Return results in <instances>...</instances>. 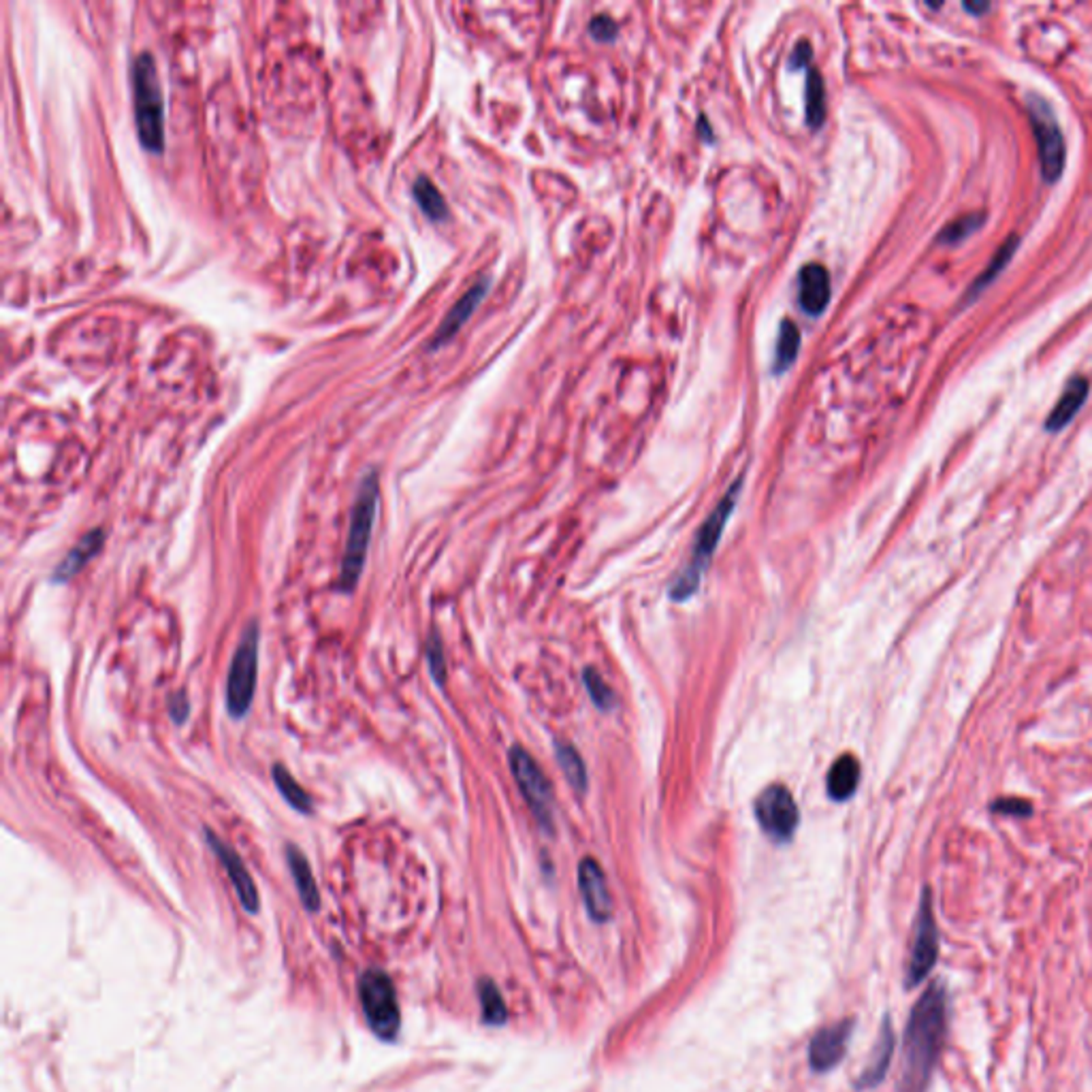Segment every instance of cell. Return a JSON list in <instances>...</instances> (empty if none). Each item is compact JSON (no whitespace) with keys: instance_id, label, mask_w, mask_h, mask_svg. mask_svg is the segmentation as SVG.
I'll return each mask as SVG.
<instances>
[{"instance_id":"29","label":"cell","mask_w":1092,"mask_h":1092,"mask_svg":"<svg viewBox=\"0 0 1092 1092\" xmlns=\"http://www.w3.org/2000/svg\"><path fill=\"white\" fill-rule=\"evenodd\" d=\"M585 685H587V691H589V698H592L593 704L602 710H608L613 709L615 704V694L613 689L608 687L606 681L600 676V673L595 668H587L585 670Z\"/></svg>"},{"instance_id":"1","label":"cell","mask_w":1092,"mask_h":1092,"mask_svg":"<svg viewBox=\"0 0 1092 1092\" xmlns=\"http://www.w3.org/2000/svg\"><path fill=\"white\" fill-rule=\"evenodd\" d=\"M949 1030V992L933 981L915 1001L903 1035V1067L898 1092H926L941 1061Z\"/></svg>"},{"instance_id":"30","label":"cell","mask_w":1092,"mask_h":1092,"mask_svg":"<svg viewBox=\"0 0 1092 1092\" xmlns=\"http://www.w3.org/2000/svg\"><path fill=\"white\" fill-rule=\"evenodd\" d=\"M990 813H994V816L1024 819V817L1033 816V803H1030L1028 798H1020V796H1001L990 803Z\"/></svg>"},{"instance_id":"7","label":"cell","mask_w":1092,"mask_h":1092,"mask_svg":"<svg viewBox=\"0 0 1092 1092\" xmlns=\"http://www.w3.org/2000/svg\"><path fill=\"white\" fill-rule=\"evenodd\" d=\"M358 999H361L370 1028L380 1039H393L402 1024V1014H399L397 994L391 980L382 971L370 969L358 980Z\"/></svg>"},{"instance_id":"3","label":"cell","mask_w":1092,"mask_h":1092,"mask_svg":"<svg viewBox=\"0 0 1092 1092\" xmlns=\"http://www.w3.org/2000/svg\"><path fill=\"white\" fill-rule=\"evenodd\" d=\"M380 498V478L378 472H370L361 480L358 487L355 506L350 512V527H348V540H346L342 566H339V592L350 593L357 587L361 579L365 559H368V548L371 529H374L376 508Z\"/></svg>"},{"instance_id":"25","label":"cell","mask_w":1092,"mask_h":1092,"mask_svg":"<svg viewBox=\"0 0 1092 1092\" xmlns=\"http://www.w3.org/2000/svg\"><path fill=\"white\" fill-rule=\"evenodd\" d=\"M412 193H415V199L423 209L425 216H429L431 220H442L446 218V214H449V209H446V201L440 190L436 188V184L429 178H418L415 182V188H412Z\"/></svg>"},{"instance_id":"28","label":"cell","mask_w":1092,"mask_h":1092,"mask_svg":"<svg viewBox=\"0 0 1092 1092\" xmlns=\"http://www.w3.org/2000/svg\"><path fill=\"white\" fill-rule=\"evenodd\" d=\"M1016 248H1017V237L1014 235V237H1009V240H1007L1005 243H1003V248L999 250V254L994 256L992 264H990V267H988L986 271H983V274L980 276V280L973 284L971 290H969V297H975V295H978L983 287H988V284L992 282L994 277L1001 274V269L1005 267V264H1007L1009 261H1012V254L1016 252Z\"/></svg>"},{"instance_id":"26","label":"cell","mask_w":1092,"mask_h":1092,"mask_svg":"<svg viewBox=\"0 0 1092 1092\" xmlns=\"http://www.w3.org/2000/svg\"><path fill=\"white\" fill-rule=\"evenodd\" d=\"M478 996H480V1005H483L485 1022L491 1024V1027H499V1024H504L506 1017H508V1012H506L504 996H501L498 986H495L491 980H483L478 986Z\"/></svg>"},{"instance_id":"6","label":"cell","mask_w":1092,"mask_h":1092,"mask_svg":"<svg viewBox=\"0 0 1092 1092\" xmlns=\"http://www.w3.org/2000/svg\"><path fill=\"white\" fill-rule=\"evenodd\" d=\"M939 949H941L939 926H937V920H934L933 892H931V887L926 886L924 890H922V897H920L918 915H915V924H913V941H911V949H909V960H907V967H905V988L907 990L918 988L920 983L933 973V969L937 967V962H939Z\"/></svg>"},{"instance_id":"19","label":"cell","mask_w":1092,"mask_h":1092,"mask_svg":"<svg viewBox=\"0 0 1092 1092\" xmlns=\"http://www.w3.org/2000/svg\"><path fill=\"white\" fill-rule=\"evenodd\" d=\"M1088 397V380L1086 378H1074L1071 382L1067 384V389H1064L1063 397L1058 399L1052 415L1048 417L1046 420V429L1048 431H1061L1064 429L1071 423V418L1077 415V410L1082 408L1084 402H1086Z\"/></svg>"},{"instance_id":"5","label":"cell","mask_w":1092,"mask_h":1092,"mask_svg":"<svg viewBox=\"0 0 1092 1092\" xmlns=\"http://www.w3.org/2000/svg\"><path fill=\"white\" fill-rule=\"evenodd\" d=\"M259 647L261 628L256 621H250L237 644L227 676V710L233 719L246 717L252 707L256 673H259Z\"/></svg>"},{"instance_id":"8","label":"cell","mask_w":1092,"mask_h":1092,"mask_svg":"<svg viewBox=\"0 0 1092 1092\" xmlns=\"http://www.w3.org/2000/svg\"><path fill=\"white\" fill-rule=\"evenodd\" d=\"M756 817L759 828L775 843H790L796 834L800 816L792 792L781 783L769 785L756 800Z\"/></svg>"},{"instance_id":"16","label":"cell","mask_w":1092,"mask_h":1092,"mask_svg":"<svg viewBox=\"0 0 1092 1092\" xmlns=\"http://www.w3.org/2000/svg\"><path fill=\"white\" fill-rule=\"evenodd\" d=\"M830 301V276L824 264L811 263L800 269V305L806 314L819 316Z\"/></svg>"},{"instance_id":"4","label":"cell","mask_w":1092,"mask_h":1092,"mask_svg":"<svg viewBox=\"0 0 1092 1092\" xmlns=\"http://www.w3.org/2000/svg\"><path fill=\"white\" fill-rule=\"evenodd\" d=\"M741 487H743V478H738L736 483L730 487L728 493L723 495L722 501H719V504L715 506V511L709 514V519L704 521L700 532H698L696 546H694V553H691L689 564L683 568V572L678 574V579L673 582V587H670V598L673 600L685 602L698 592V585H700L704 569L709 568L710 559H713V553L719 545V540H722L723 529H725V525H728L732 511H734L738 493H741Z\"/></svg>"},{"instance_id":"12","label":"cell","mask_w":1092,"mask_h":1092,"mask_svg":"<svg viewBox=\"0 0 1092 1092\" xmlns=\"http://www.w3.org/2000/svg\"><path fill=\"white\" fill-rule=\"evenodd\" d=\"M205 837H207V843L212 847V851L216 853V858L220 860V864L225 866V871L229 875L230 884H233L237 897H240V903L243 905L248 913H256L259 911V890H256L252 877H250L246 864H243V860L240 858V853H237L233 847L229 843H225L218 834L212 832V830H205Z\"/></svg>"},{"instance_id":"23","label":"cell","mask_w":1092,"mask_h":1092,"mask_svg":"<svg viewBox=\"0 0 1092 1092\" xmlns=\"http://www.w3.org/2000/svg\"><path fill=\"white\" fill-rule=\"evenodd\" d=\"M826 118V90L824 79L816 66H809L806 73V124L819 128Z\"/></svg>"},{"instance_id":"33","label":"cell","mask_w":1092,"mask_h":1092,"mask_svg":"<svg viewBox=\"0 0 1092 1092\" xmlns=\"http://www.w3.org/2000/svg\"><path fill=\"white\" fill-rule=\"evenodd\" d=\"M589 29H592L593 39H598V41H613L616 37V22L608 16L593 18V22H592V26H589Z\"/></svg>"},{"instance_id":"13","label":"cell","mask_w":1092,"mask_h":1092,"mask_svg":"<svg viewBox=\"0 0 1092 1092\" xmlns=\"http://www.w3.org/2000/svg\"><path fill=\"white\" fill-rule=\"evenodd\" d=\"M579 887L582 903L587 907V913L592 915L593 922L610 920L613 915V898L606 884V875H604L598 860L582 858L579 864Z\"/></svg>"},{"instance_id":"21","label":"cell","mask_w":1092,"mask_h":1092,"mask_svg":"<svg viewBox=\"0 0 1092 1092\" xmlns=\"http://www.w3.org/2000/svg\"><path fill=\"white\" fill-rule=\"evenodd\" d=\"M271 777H274L277 792L282 793V798L287 800L295 811L303 813V816H311V813H314V804H311L310 793L297 783V779L290 775L282 764H276L274 769H271Z\"/></svg>"},{"instance_id":"18","label":"cell","mask_w":1092,"mask_h":1092,"mask_svg":"<svg viewBox=\"0 0 1092 1092\" xmlns=\"http://www.w3.org/2000/svg\"><path fill=\"white\" fill-rule=\"evenodd\" d=\"M860 775H863V769H860L856 756L843 754L837 757V762H834L828 770V779H826L828 796L834 803H845V800H850L858 790Z\"/></svg>"},{"instance_id":"35","label":"cell","mask_w":1092,"mask_h":1092,"mask_svg":"<svg viewBox=\"0 0 1092 1092\" xmlns=\"http://www.w3.org/2000/svg\"><path fill=\"white\" fill-rule=\"evenodd\" d=\"M965 9H967V11H973V13H983V11H988L990 6H988L986 3H981V5H971V3H965Z\"/></svg>"},{"instance_id":"9","label":"cell","mask_w":1092,"mask_h":1092,"mask_svg":"<svg viewBox=\"0 0 1092 1092\" xmlns=\"http://www.w3.org/2000/svg\"><path fill=\"white\" fill-rule=\"evenodd\" d=\"M1028 113H1030V124H1033V131H1035L1037 147H1039V162H1041L1043 178H1046L1048 182H1056L1058 178H1061V173L1064 169V159H1067L1061 126H1058V120L1052 112V107H1050L1043 99L1030 97L1028 99Z\"/></svg>"},{"instance_id":"14","label":"cell","mask_w":1092,"mask_h":1092,"mask_svg":"<svg viewBox=\"0 0 1092 1092\" xmlns=\"http://www.w3.org/2000/svg\"><path fill=\"white\" fill-rule=\"evenodd\" d=\"M894 1048H897V1037H894L892 1022H890V1017H884V1024H881L879 1037H877V1041H875L871 1056H868L866 1067L860 1071V1075L856 1080L858 1090H871L875 1086H879V1084L886 1080L887 1069H890V1064H892Z\"/></svg>"},{"instance_id":"10","label":"cell","mask_w":1092,"mask_h":1092,"mask_svg":"<svg viewBox=\"0 0 1092 1092\" xmlns=\"http://www.w3.org/2000/svg\"><path fill=\"white\" fill-rule=\"evenodd\" d=\"M508 757H511V770L514 775V781H517L521 793H523L529 809L534 811V816L542 824V828H551L553 793L551 783H548L545 772H542L540 766L534 762V757L529 756L523 747H512Z\"/></svg>"},{"instance_id":"24","label":"cell","mask_w":1092,"mask_h":1092,"mask_svg":"<svg viewBox=\"0 0 1092 1092\" xmlns=\"http://www.w3.org/2000/svg\"><path fill=\"white\" fill-rule=\"evenodd\" d=\"M555 754H558L559 766H561V770H564L568 783L572 785V788L579 793H585L587 770H585V764H582V757L579 756V751H576L572 745H568V743H558Z\"/></svg>"},{"instance_id":"15","label":"cell","mask_w":1092,"mask_h":1092,"mask_svg":"<svg viewBox=\"0 0 1092 1092\" xmlns=\"http://www.w3.org/2000/svg\"><path fill=\"white\" fill-rule=\"evenodd\" d=\"M487 290H489V280H487V277H480V280L474 284V287H470V290H467V293L452 305V310L449 311V314H446L442 324H440V329L436 331V335H433V342H431L433 348L451 342V339L459 334V329L464 327L467 321H470V316L474 314V311H476L480 301L485 299Z\"/></svg>"},{"instance_id":"34","label":"cell","mask_w":1092,"mask_h":1092,"mask_svg":"<svg viewBox=\"0 0 1092 1092\" xmlns=\"http://www.w3.org/2000/svg\"><path fill=\"white\" fill-rule=\"evenodd\" d=\"M811 63V45L806 41H800L796 52H793V65L796 66H809Z\"/></svg>"},{"instance_id":"20","label":"cell","mask_w":1092,"mask_h":1092,"mask_svg":"<svg viewBox=\"0 0 1092 1092\" xmlns=\"http://www.w3.org/2000/svg\"><path fill=\"white\" fill-rule=\"evenodd\" d=\"M287 863L290 873H293L295 877V886H297V892H299L301 897V903L305 909H310V911H316L318 905H321V894H318V887H316V879H314V873H311L308 858L303 856V851L299 847L295 845H288L287 847Z\"/></svg>"},{"instance_id":"2","label":"cell","mask_w":1092,"mask_h":1092,"mask_svg":"<svg viewBox=\"0 0 1092 1092\" xmlns=\"http://www.w3.org/2000/svg\"><path fill=\"white\" fill-rule=\"evenodd\" d=\"M135 126L141 146L154 154L165 150V99L152 53H139L131 69Z\"/></svg>"},{"instance_id":"22","label":"cell","mask_w":1092,"mask_h":1092,"mask_svg":"<svg viewBox=\"0 0 1092 1092\" xmlns=\"http://www.w3.org/2000/svg\"><path fill=\"white\" fill-rule=\"evenodd\" d=\"M800 329L796 327V323H792L785 318L781 323V327H779V337H777V352H775V368L772 371L775 374H783L785 370H790L793 361H796L798 357V350H800Z\"/></svg>"},{"instance_id":"27","label":"cell","mask_w":1092,"mask_h":1092,"mask_svg":"<svg viewBox=\"0 0 1092 1092\" xmlns=\"http://www.w3.org/2000/svg\"><path fill=\"white\" fill-rule=\"evenodd\" d=\"M983 220H986V214H965L960 216V218H956L949 222V225L941 230L937 241L939 243H958L962 240H967L969 235L975 233L981 225Z\"/></svg>"},{"instance_id":"11","label":"cell","mask_w":1092,"mask_h":1092,"mask_svg":"<svg viewBox=\"0 0 1092 1092\" xmlns=\"http://www.w3.org/2000/svg\"><path fill=\"white\" fill-rule=\"evenodd\" d=\"M853 1027H856L853 1017H847V1020L834 1022L813 1035L809 1043V1063L813 1071L824 1074L843 1061L847 1048H850Z\"/></svg>"},{"instance_id":"32","label":"cell","mask_w":1092,"mask_h":1092,"mask_svg":"<svg viewBox=\"0 0 1092 1092\" xmlns=\"http://www.w3.org/2000/svg\"><path fill=\"white\" fill-rule=\"evenodd\" d=\"M169 715L178 725H182L188 719L190 715V700H188V694L184 689L175 691V694L169 698Z\"/></svg>"},{"instance_id":"31","label":"cell","mask_w":1092,"mask_h":1092,"mask_svg":"<svg viewBox=\"0 0 1092 1092\" xmlns=\"http://www.w3.org/2000/svg\"><path fill=\"white\" fill-rule=\"evenodd\" d=\"M427 663H429L431 676L436 678V683L442 685L446 681V660H444L442 642H440L436 632H433L429 636V640H427Z\"/></svg>"},{"instance_id":"17","label":"cell","mask_w":1092,"mask_h":1092,"mask_svg":"<svg viewBox=\"0 0 1092 1092\" xmlns=\"http://www.w3.org/2000/svg\"><path fill=\"white\" fill-rule=\"evenodd\" d=\"M103 545H105L103 529H92L90 534H86L84 538L77 542L76 548H71V551L66 553V558L60 561L56 572H53V581L66 582V581H71L73 576H77L81 569H84L94 558H97L100 548H103Z\"/></svg>"}]
</instances>
